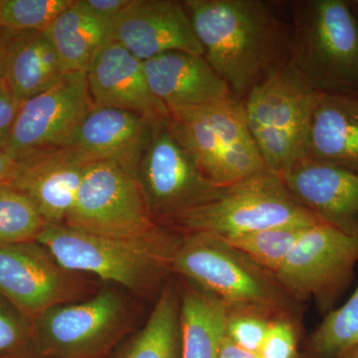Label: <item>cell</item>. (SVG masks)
<instances>
[{
    "instance_id": "1",
    "label": "cell",
    "mask_w": 358,
    "mask_h": 358,
    "mask_svg": "<svg viewBox=\"0 0 358 358\" xmlns=\"http://www.w3.org/2000/svg\"><path fill=\"white\" fill-rule=\"evenodd\" d=\"M204 58L235 98L289 61L291 28L262 0H185Z\"/></svg>"
},
{
    "instance_id": "2",
    "label": "cell",
    "mask_w": 358,
    "mask_h": 358,
    "mask_svg": "<svg viewBox=\"0 0 358 358\" xmlns=\"http://www.w3.org/2000/svg\"><path fill=\"white\" fill-rule=\"evenodd\" d=\"M178 239L162 225L141 237L113 238L65 224H46L36 241L69 272L89 273L103 281L143 292L169 271Z\"/></svg>"
},
{
    "instance_id": "3",
    "label": "cell",
    "mask_w": 358,
    "mask_h": 358,
    "mask_svg": "<svg viewBox=\"0 0 358 358\" xmlns=\"http://www.w3.org/2000/svg\"><path fill=\"white\" fill-rule=\"evenodd\" d=\"M289 62L319 93L358 96V16L352 2L293 4Z\"/></svg>"
},
{
    "instance_id": "4",
    "label": "cell",
    "mask_w": 358,
    "mask_h": 358,
    "mask_svg": "<svg viewBox=\"0 0 358 358\" xmlns=\"http://www.w3.org/2000/svg\"><path fill=\"white\" fill-rule=\"evenodd\" d=\"M317 223L320 222L289 192L281 176L264 171L216 186L201 203L162 226L180 235L228 240L279 226Z\"/></svg>"
},
{
    "instance_id": "5",
    "label": "cell",
    "mask_w": 358,
    "mask_h": 358,
    "mask_svg": "<svg viewBox=\"0 0 358 358\" xmlns=\"http://www.w3.org/2000/svg\"><path fill=\"white\" fill-rule=\"evenodd\" d=\"M169 270L217 296L231 310H255L273 319L296 313L294 299L274 275L218 238L180 235Z\"/></svg>"
},
{
    "instance_id": "6",
    "label": "cell",
    "mask_w": 358,
    "mask_h": 358,
    "mask_svg": "<svg viewBox=\"0 0 358 358\" xmlns=\"http://www.w3.org/2000/svg\"><path fill=\"white\" fill-rule=\"evenodd\" d=\"M169 127L213 185H231L267 171L247 124L243 101L169 110Z\"/></svg>"
},
{
    "instance_id": "7",
    "label": "cell",
    "mask_w": 358,
    "mask_h": 358,
    "mask_svg": "<svg viewBox=\"0 0 358 358\" xmlns=\"http://www.w3.org/2000/svg\"><path fill=\"white\" fill-rule=\"evenodd\" d=\"M317 93L289 61L242 100L247 124L267 171L282 176L305 157Z\"/></svg>"
},
{
    "instance_id": "8",
    "label": "cell",
    "mask_w": 358,
    "mask_h": 358,
    "mask_svg": "<svg viewBox=\"0 0 358 358\" xmlns=\"http://www.w3.org/2000/svg\"><path fill=\"white\" fill-rule=\"evenodd\" d=\"M358 238L324 223L310 226L274 275L294 300L315 301L329 313L355 277Z\"/></svg>"
},
{
    "instance_id": "9",
    "label": "cell",
    "mask_w": 358,
    "mask_h": 358,
    "mask_svg": "<svg viewBox=\"0 0 358 358\" xmlns=\"http://www.w3.org/2000/svg\"><path fill=\"white\" fill-rule=\"evenodd\" d=\"M65 225L99 236L138 238L157 227L140 185L113 160L92 162Z\"/></svg>"
},
{
    "instance_id": "10",
    "label": "cell",
    "mask_w": 358,
    "mask_h": 358,
    "mask_svg": "<svg viewBox=\"0 0 358 358\" xmlns=\"http://www.w3.org/2000/svg\"><path fill=\"white\" fill-rule=\"evenodd\" d=\"M127 319L121 294L103 289L89 300L58 303L37 315L35 336L47 358H103Z\"/></svg>"
},
{
    "instance_id": "11",
    "label": "cell",
    "mask_w": 358,
    "mask_h": 358,
    "mask_svg": "<svg viewBox=\"0 0 358 358\" xmlns=\"http://www.w3.org/2000/svg\"><path fill=\"white\" fill-rule=\"evenodd\" d=\"M167 117L155 122L136 171V181L157 225L201 203L217 186L204 176L171 133Z\"/></svg>"
},
{
    "instance_id": "12",
    "label": "cell",
    "mask_w": 358,
    "mask_h": 358,
    "mask_svg": "<svg viewBox=\"0 0 358 358\" xmlns=\"http://www.w3.org/2000/svg\"><path fill=\"white\" fill-rule=\"evenodd\" d=\"M94 107L87 72L64 73L51 88L21 103L4 150L16 159L39 148L70 145Z\"/></svg>"
},
{
    "instance_id": "13",
    "label": "cell",
    "mask_w": 358,
    "mask_h": 358,
    "mask_svg": "<svg viewBox=\"0 0 358 358\" xmlns=\"http://www.w3.org/2000/svg\"><path fill=\"white\" fill-rule=\"evenodd\" d=\"M99 159L75 147L31 150L16 157L7 185L31 200L47 224H64L92 162Z\"/></svg>"
},
{
    "instance_id": "14",
    "label": "cell",
    "mask_w": 358,
    "mask_h": 358,
    "mask_svg": "<svg viewBox=\"0 0 358 358\" xmlns=\"http://www.w3.org/2000/svg\"><path fill=\"white\" fill-rule=\"evenodd\" d=\"M113 39L141 61L167 52L204 55L182 1L131 0L113 21Z\"/></svg>"
},
{
    "instance_id": "15",
    "label": "cell",
    "mask_w": 358,
    "mask_h": 358,
    "mask_svg": "<svg viewBox=\"0 0 358 358\" xmlns=\"http://www.w3.org/2000/svg\"><path fill=\"white\" fill-rule=\"evenodd\" d=\"M71 273L35 241L0 245V294L23 312L37 315L73 293Z\"/></svg>"
},
{
    "instance_id": "16",
    "label": "cell",
    "mask_w": 358,
    "mask_h": 358,
    "mask_svg": "<svg viewBox=\"0 0 358 358\" xmlns=\"http://www.w3.org/2000/svg\"><path fill=\"white\" fill-rule=\"evenodd\" d=\"M320 223L358 238V173L303 157L281 176Z\"/></svg>"
},
{
    "instance_id": "17",
    "label": "cell",
    "mask_w": 358,
    "mask_h": 358,
    "mask_svg": "<svg viewBox=\"0 0 358 358\" xmlns=\"http://www.w3.org/2000/svg\"><path fill=\"white\" fill-rule=\"evenodd\" d=\"M87 78L95 107L133 110L155 120L169 117L148 85L143 61L114 39L96 52Z\"/></svg>"
},
{
    "instance_id": "18",
    "label": "cell",
    "mask_w": 358,
    "mask_h": 358,
    "mask_svg": "<svg viewBox=\"0 0 358 358\" xmlns=\"http://www.w3.org/2000/svg\"><path fill=\"white\" fill-rule=\"evenodd\" d=\"M148 85L167 110L200 107L232 96L204 56L167 52L143 62Z\"/></svg>"
},
{
    "instance_id": "19",
    "label": "cell",
    "mask_w": 358,
    "mask_h": 358,
    "mask_svg": "<svg viewBox=\"0 0 358 358\" xmlns=\"http://www.w3.org/2000/svg\"><path fill=\"white\" fill-rule=\"evenodd\" d=\"M157 121L133 110L94 107L70 147L99 159L113 160L136 178L138 162Z\"/></svg>"
},
{
    "instance_id": "20",
    "label": "cell",
    "mask_w": 358,
    "mask_h": 358,
    "mask_svg": "<svg viewBox=\"0 0 358 358\" xmlns=\"http://www.w3.org/2000/svg\"><path fill=\"white\" fill-rule=\"evenodd\" d=\"M305 157L358 173V96L319 93L313 100Z\"/></svg>"
},
{
    "instance_id": "21",
    "label": "cell",
    "mask_w": 358,
    "mask_h": 358,
    "mask_svg": "<svg viewBox=\"0 0 358 358\" xmlns=\"http://www.w3.org/2000/svg\"><path fill=\"white\" fill-rule=\"evenodd\" d=\"M57 52L44 31H14L7 56L4 84L23 103L43 93L64 74Z\"/></svg>"
},
{
    "instance_id": "22",
    "label": "cell",
    "mask_w": 358,
    "mask_h": 358,
    "mask_svg": "<svg viewBox=\"0 0 358 358\" xmlns=\"http://www.w3.org/2000/svg\"><path fill=\"white\" fill-rule=\"evenodd\" d=\"M230 308L199 287L180 294L181 358H219Z\"/></svg>"
},
{
    "instance_id": "23",
    "label": "cell",
    "mask_w": 358,
    "mask_h": 358,
    "mask_svg": "<svg viewBox=\"0 0 358 358\" xmlns=\"http://www.w3.org/2000/svg\"><path fill=\"white\" fill-rule=\"evenodd\" d=\"M44 32L65 73L87 72L99 49L113 39V21L90 13L74 0Z\"/></svg>"
},
{
    "instance_id": "24",
    "label": "cell",
    "mask_w": 358,
    "mask_h": 358,
    "mask_svg": "<svg viewBox=\"0 0 358 358\" xmlns=\"http://www.w3.org/2000/svg\"><path fill=\"white\" fill-rule=\"evenodd\" d=\"M114 358H181L180 294L173 285L164 287L145 326Z\"/></svg>"
},
{
    "instance_id": "25",
    "label": "cell",
    "mask_w": 358,
    "mask_h": 358,
    "mask_svg": "<svg viewBox=\"0 0 358 358\" xmlns=\"http://www.w3.org/2000/svg\"><path fill=\"white\" fill-rule=\"evenodd\" d=\"M315 224H291L223 240L252 262L274 275L303 233Z\"/></svg>"
},
{
    "instance_id": "26",
    "label": "cell",
    "mask_w": 358,
    "mask_h": 358,
    "mask_svg": "<svg viewBox=\"0 0 358 358\" xmlns=\"http://www.w3.org/2000/svg\"><path fill=\"white\" fill-rule=\"evenodd\" d=\"M358 345V287L341 308L327 313L310 339L315 358H336Z\"/></svg>"
},
{
    "instance_id": "27",
    "label": "cell",
    "mask_w": 358,
    "mask_h": 358,
    "mask_svg": "<svg viewBox=\"0 0 358 358\" xmlns=\"http://www.w3.org/2000/svg\"><path fill=\"white\" fill-rule=\"evenodd\" d=\"M46 224L31 200L0 183V245L35 241Z\"/></svg>"
},
{
    "instance_id": "28",
    "label": "cell",
    "mask_w": 358,
    "mask_h": 358,
    "mask_svg": "<svg viewBox=\"0 0 358 358\" xmlns=\"http://www.w3.org/2000/svg\"><path fill=\"white\" fill-rule=\"evenodd\" d=\"M74 0H0V27L45 31Z\"/></svg>"
},
{
    "instance_id": "29",
    "label": "cell",
    "mask_w": 358,
    "mask_h": 358,
    "mask_svg": "<svg viewBox=\"0 0 358 358\" xmlns=\"http://www.w3.org/2000/svg\"><path fill=\"white\" fill-rule=\"evenodd\" d=\"M272 320L255 310L230 308L226 338L245 350L259 352Z\"/></svg>"
},
{
    "instance_id": "30",
    "label": "cell",
    "mask_w": 358,
    "mask_h": 358,
    "mask_svg": "<svg viewBox=\"0 0 358 358\" xmlns=\"http://www.w3.org/2000/svg\"><path fill=\"white\" fill-rule=\"evenodd\" d=\"M258 353L262 358H300L293 320L289 317L272 320Z\"/></svg>"
},
{
    "instance_id": "31",
    "label": "cell",
    "mask_w": 358,
    "mask_h": 358,
    "mask_svg": "<svg viewBox=\"0 0 358 358\" xmlns=\"http://www.w3.org/2000/svg\"><path fill=\"white\" fill-rule=\"evenodd\" d=\"M26 329L17 315L0 303V357L15 350L25 338Z\"/></svg>"
},
{
    "instance_id": "32",
    "label": "cell",
    "mask_w": 358,
    "mask_h": 358,
    "mask_svg": "<svg viewBox=\"0 0 358 358\" xmlns=\"http://www.w3.org/2000/svg\"><path fill=\"white\" fill-rule=\"evenodd\" d=\"M20 105L21 103L6 88V84L0 85V150L6 148Z\"/></svg>"
},
{
    "instance_id": "33",
    "label": "cell",
    "mask_w": 358,
    "mask_h": 358,
    "mask_svg": "<svg viewBox=\"0 0 358 358\" xmlns=\"http://www.w3.org/2000/svg\"><path fill=\"white\" fill-rule=\"evenodd\" d=\"M77 2L90 13L103 20L114 21L126 10L131 0H77Z\"/></svg>"
},
{
    "instance_id": "34",
    "label": "cell",
    "mask_w": 358,
    "mask_h": 358,
    "mask_svg": "<svg viewBox=\"0 0 358 358\" xmlns=\"http://www.w3.org/2000/svg\"><path fill=\"white\" fill-rule=\"evenodd\" d=\"M13 33V30L0 27V85L4 84L7 56H8L9 46H10Z\"/></svg>"
},
{
    "instance_id": "35",
    "label": "cell",
    "mask_w": 358,
    "mask_h": 358,
    "mask_svg": "<svg viewBox=\"0 0 358 358\" xmlns=\"http://www.w3.org/2000/svg\"><path fill=\"white\" fill-rule=\"evenodd\" d=\"M219 358H262L258 352H248L231 343L229 339L225 338L221 346Z\"/></svg>"
},
{
    "instance_id": "36",
    "label": "cell",
    "mask_w": 358,
    "mask_h": 358,
    "mask_svg": "<svg viewBox=\"0 0 358 358\" xmlns=\"http://www.w3.org/2000/svg\"><path fill=\"white\" fill-rule=\"evenodd\" d=\"M15 159L7 154L6 150H0V183L6 182L13 173Z\"/></svg>"
},
{
    "instance_id": "37",
    "label": "cell",
    "mask_w": 358,
    "mask_h": 358,
    "mask_svg": "<svg viewBox=\"0 0 358 358\" xmlns=\"http://www.w3.org/2000/svg\"><path fill=\"white\" fill-rule=\"evenodd\" d=\"M336 358H358V345L348 348V350L341 352Z\"/></svg>"
},
{
    "instance_id": "38",
    "label": "cell",
    "mask_w": 358,
    "mask_h": 358,
    "mask_svg": "<svg viewBox=\"0 0 358 358\" xmlns=\"http://www.w3.org/2000/svg\"><path fill=\"white\" fill-rule=\"evenodd\" d=\"M352 3H353V2H352ZM353 4H355V3H353ZM355 9H357V16H358V6H355Z\"/></svg>"
},
{
    "instance_id": "39",
    "label": "cell",
    "mask_w": 358,
    "mask_h": 358,
    "mask_svg": "<svg viewBox=\"0 0 358 358\" xmlns=\"http://www.w3.org/2000/svg\"><path fill=\"white\" fill-rule=\"evenodd\" d=\"M353 3L358 6V0H357V1H353Z\"/></svg>"
}]
</instances>
